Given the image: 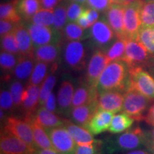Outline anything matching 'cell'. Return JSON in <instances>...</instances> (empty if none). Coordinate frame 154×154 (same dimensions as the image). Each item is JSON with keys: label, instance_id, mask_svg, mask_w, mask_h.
<instances>
[{"label": "cell", "instance_id": "cell-56", "mask_svg": "<svg viewBox=\"0 0 154 154\" xmlns=\"http://www.w3.org/2000/svg\"><path fill=\"white\" fill-rule=\"evenodd\" d=\"M111 1L112 4H121V5H124V0H111Z\"/></svg>", "mask_w": 154, "mask_h": 154}, {"label": "cell", "instance_id": "cell-49", "mask_svg": "<svg viewBox=\"0 0 154 154\" xmlns=\"http://www.w3.org/2000/svg\"><path fill=\"white\" fill-rule=\"evenodd\" d=\"M62 0H40L42 9H54Z\"/></svg>", "mask_w": 154, "mask_h": 154}, {"label": "cell", "instance_id": "cell-21", "mask_svg": "<svg viewBox=\"0 0 154 154\" xmlns=\"http://www.w3.org/2000/svg\"><path fill=\"white\" fill-rule=\"evenodd\" d=\"M14 33L16 36L20 54L26 57H34L35 48L32 43V38L27 27H26L24 25L19 24L15 28Z\"/></svg>", "mask_w": 154, "mask_h": 154}, {"label": "cell", "instance_id": "cell-54", "mask_svg": "<svg viewBox=\"0 0 154 154\" xmlns=\"http://www.w3.org/2000/svg\"><path fill=\"white\" fill-rule=\"evenodd\" d=\"M149 68H150V72H151L154 76V60L151 61V62H149Z\"/></svg>", "mask_w": 154, "mask_h": 154}, {"label": "cell", "instance_id": "cell-53", "mask_svg": "<svg viewBox=\"0 0 154 154\" xmlns=\"http://www.w3.org/2000/svg\"><path fill=\"white\" fill-rule=\"evenodd\" d=\"M124 154H153V153L148 151H146V150L136 149V150H134V151L126 152V153Z\"/></svg>", "mask_w": 154, "mask_h": 154}, {"label": "cell", "instance_id": "cell-30", "mask_svg": "<svg viewBox=\"0 0 154 154\" xmlns=\"http://www.w3.org/2000/svg\"><path fill=\"white\" fill-rule=\"evenodd\" d=\"M140 19L142 27L154 26V1H141L140 5Z\"/></svg>", "mask_w": 154, "mask_h": 154}, {"label": "cell", "instance_id": "cell-55", "mask_svg": "<svg viewBox=\"0 0 154 154\" xmlns=\"http://www.w3.org/2000/svg\"><path fill=\"white\" fill-rule=\"evenodd\" d=\"M138 1V0H124V5L125 6L130 5V4H132L134 2H136Z\"/></svg>", "mask_w": 154, "mask_h": 154}, {"label": "cell", "instance_id": "cell-10", "mask_svg": "<svg viewBox=\"0 0 154 154\" xmlns=\"http://www.w3.org/2000/svg\"><path fill=\"white\" fill-rule=\"evenodd\" d=\"M27 29L35 49L47 44H57L59 40L60 33L53 27L31 23Z\"/></svg>", "mask_w": 154, "mask_h": 154}, {"label": "cell", "instance_id": "cell-4", "mask_svg": "<svg viewBox=\"0 0 154 154\" xmlns=\"http://www.w3.org/2000/svg\"><path fill=\"white\" fill-rule=\"evenodd\" d=\"M128 86L137 90L150 99H154V78L143 66L128 68Z\"/></svg>", "mask_w": 154, "mask_h": 154}, {"label": "cell", "instance_id": "cell-24", "mask_svg": "<svg viewBox=\"0 0 154 154\" xmlns=\"http://www.w3.org/2000/svg\"><path fill=\"white\" fill-rule=\"evenodd\" d=\"M63 127L68 131L77 145H86L95 142L96 140L87 129L74 124L72 121L65 119Z\"/></svg>", "mask_w": 154, "mask_h": 154}, {"label": "cell", "instance_id": "cell-50", "mask_svg": "<svg viewBox=\"0 0 154 154\" xmlns=\"http://www.w3.org/2000/svg\"><path fill=\"white\" fill-rule=\"evenodd\" d=\"M144 121L150 126L154 127V103L149 109Z\"/></svg>", "mask_w": 154, "mask_h": 154}, {"label": "cell", "instance_id": "cell-7", "mask_svg": "<svg viewBox=\"0 0 154 154\" xmlns=\"http://www.w3.org/2000/svg\"><path fill=\"white\" fill-rule=\"evenodd\" d=\"M142 0L125 6L124 34L126 38L137 39L142 27L140 19V5Z\"/></svg>", "mask_w": 154, "mask_h": 154}, {"label": "cell", "instance_id": "cell-38", "mask_svg": "<svg viewBox=\"0 0 154 154\" xmlns=\"http://www.w3.org/2000/svg\"><path fill=\"white\" fill-rule=\"evenodd\" d=\"M56 82H57V78H56L55 75L50 74L48 75L45 80L42 84L41 86H40L39 94L40 106H43L48 96L52 92V89L54 87Z\"/></svg>", "mask_w": 154, "mask_h": 154}, {"label": "cell", "instance_id": "cell-52", "mask_svg": "<svg viewBox=\"0 0 154 154\" xmlns=\"http://www.w3.org/2000/svg\"><path fill=\"white\" fill-rule=\"evenodd\" d=\"M146 138H147V143H146V146H147L148 148H149L152 144L154 143V129L146 134Z\"/></svg>", "mask_w": 154, "mask_h": 154}, {"label": "cell", "instance_id": "cell-6", "mask_svg": "<svg viewBox=\"0 0 154 154\" xmlns=\"http://www.w3.org/2000/svg\"><path fill=\"white\" fill-rule=\"evenodd\" d=\"M151 54L137 39L126 38V49L121 61L126 63L128 68L149 64Z\"/></svg>", "mask_w": 154, "mask_h": 154}, {"label": "cell", "instance_id": "cell-44", "mask_svg": "<svg viewBox=\"0 0 154 154\" xmlns=\"http://www.w3.org/2000/svg\"><path fill=\"white\" fill-rule=\"evenodd\" d=\"M86 3L90 8L94 9L99 11L108 10L112 4L111 0H87Z\"/></svg>", "mask_w": 154, "mask_h": 154}, {"label": "cell", "instance_id": "cell-32", "mask_svg": "<svg viewBox=\"0 0 154 154\" xmlns=\"http://www.w3.org/2000/svg\"><path fill=\"white\" fill-rule=\"evenodd\" d=\"M137 40L139 41L152 55H154V26L141 27Z\"/></svg>", "mask_w": 154, "mask_h": 154}, {"label": "cell", "instance_id": "cell-19", "mask_svg": "<svg viewBox=\"0 0 154 154\" xmlns=\"http://www.w3.org/2000/svg\"><path fill=\"white\" fill-rule=\"evenodd\" d=\"M74 94L73 84L68 80L61 83L57 94V105L61 113L69 116L72 109V100Z\"/></svg>", "mask_w": 154, "mask_h": 154}, {"label": "cell", "instance_id": "cell-26", "mask_svg": "<svg viewBox=\"0 0 154 154\" xmlns=\"http://www.w3.org/2000/svg\"><path fill=\"white\" fill-rule=\"evenodd\" d=\"M59 54V45L50 44L41 46L34 50V57L36 61H42L48 63H54Z\"/></svg>", "mask_w": 154, "mask_h": 154}, {"label": "cell", "instance_id": "cell-29", "mask_svg": "<svg viewBox=\"0 0 154 154\" xmlns=\"http://www.w3.org/2000/svg\"><path fill=\"white\" fill-rule=\"evenodd\" d=\"M17 9L21 17L30 20L42 9V6L40 0H19Z\"/></svg>", "mask_w": 154, "mask_h": 154}, {"label": "cell", "instance_id": "cell-1", "mask_svg": "<svg viewBox=\"0 0 154 154\" xmlns=\"http://www.w3.org/2000/svg\"><path fill=\"white\" fill-rule=\"evenodd\" d=\"M146 134L140 127L136 126L124 134L109 136L102 140V154H116L140 149L146 146Z\"/></svg>", "mask_w": 154, "mask_h": 154}, {"label": "cell", "instance_id": "cell-46", "mask_svg": "<svg viewBox=\"0 0 154 154\" xmlns=\"http://www.w3.org/2000/svg\"><path fill=\"white\" fill-rule=\"evenodd\" d=\"M57 99L56 98L55 94L51 92L50 95L46 100L45 103L43 105V107L47 109L48 111H51V112H55L57 111Z\"/></svg>", "mask_w": 154, "mask_h": 154}, {"label": "cell", "instance_id": "cell-37", "mask_svg": "<svg viewBox=\"0 0 154 154\" xmlns=\"http://www.w3.org/2000/svg\"><path fill=\"white\" fill-rule=\"evenodd\" d=\"M1 49L6 52L20 56L18 44L14 32L1 37Z\"/></svg>", "mask_w": 154, "mask_h": 154}, {"label": "cell", "instance_id": "cell-28", "mask_svg": "<svg viewBox=\"0 0 154 154\" xmlns=\"http://www.w3.org/2000/svg\"><path fill=\"white\" fill-rule=\"evenodd\" d=\"M134 121V119L124 112L114 115L108 131L111 134H119L129 128Z\"/></svg>", "mask_w": 154, "mask_h": 154}, {"label": "cell", "instance_id": "cell-39", "mask_svg": "<svg viewBox=\"0 0 154 154\" xmlns=\"http://www.w3.org/2000/svg\"><path fill=\"white\" fill-rule=\"evenodd\" d=\"M19 56L13 54L1 51L0 54V64L1 69L3 72L7 73L9 76V73L13 72L18 61Z\"/></svg>", "mask_w": 154, "mask_h": 154}, {"label": "cell", "instance_id": "cell-59", "mask_svg": "<svg viewBox=\"0 0 154 154\" xmlns=\"http://www.w3.org/2000/svg\"><path fill=\"white\" fill-rule=\"evenodd\" d=\"M0 154H5V153H2V152H1V153H0Z\"/></svg>", "mask_w": 154, "mask_h": 154}, {"label": "cell", "instance_id": "cell-11", "mask_svg": "<svg viewBox=\"0 0 154 154\" xmlns=\"http://www.w3.org/2000/svg\"><path fill=\"white\" fill-rule=\"evenodd\" d=\"M109 62L106 54L98 50L91 56L87 67L86 75V82L92 87L97 88V84L102 72Z\"/></svg>", "mask_w": 154, "mask_h": 154}, {"label": "cell", "instance_id": "cell-61", "mask_svg": "<svg viewBox=\"0 0 154 154\" xmlns=\"http://www.w3.org/2000/svg\"><path fill=\"white\" fill-rule=\"evenodd\" d=\"M153 1H154V0H153Z\"/></svg>", "mask_w": 154, "mask_h": 154}, {"label": "cell", "instance_id": "cell-36", "mask_svg": "<svg viewBox=\"0 0 154 154\" xmlns=\"http://www.w3.org/2000/svg\"><path fill=\"white\" fill-rule=\"evenodd\" d=\"M67 20V7L64 5H59L54 9L53 28L60 33L66 26Z\"/></svg>", "mask_w": 154, "mask_h": 154}, {"label": "cell", "instance_id": "cell-18", "mask_svg": "<svg viewBox=\"0 0 154 154\" xmlns=\"http://www.w3.org/2000/svg\"><path fill=\"white\" fill-rule=\"evenodd\" d=\"M113 116L114 113L111 111L98 110L88 122L86 129L94 136L101 134L109 130Z\"/></svg>", "mask_w": 154, "mask_h": 154}, {"label": "cell", "instance_id": "cell-14", "mask_svg": "<svg viewBox=\"0 0 154 154\" xmlns=\"http://www.w3.org/2000/svg\"><path fill=\"white\" fill-rule=\"evenodd\" d=\"M98 110V99H96L84 105L72 108L69 116H70L72 122L86 128L88 122Z\"/></svg>", "mask_w": 154, "mask_h": 154}, {"label": "cell", "instance_id": "cell-35", "mask_svg": "<svg viewBox=\"0 0 154 154\" xmlns=\"http://www.w3.org/2000/svg\"><path fill=\"white\" fill-rule=\"evenodd\" d=\"M62 32L69 41H80L84 36V29L76 22H68Z\"/></svg>", "mask_w": 154, "mask_h": 154}, {"label": "cell", "instance_id": "cell-40", "mask_svg": "<svg viewBox=\"0 0 154 154\" xmlns=\"http://www.w3.org/2000/svg\"><path fill=\"white\" fill-rule=\"evenodd\" d=\"M25 88L23 86V84L20 82V81L16 80L13 82L10 85L11 95L12 96L13 101H14V107H21L22 103V96L24 94Z\"/></svg>", "mask_w": 154, "mask_h": 154}, {"label": "cell", "instance_id": "cell-16", "mask_svg": "<svg viewBox=\"0 0 154 154\" xmlns=\"http://www.w3.org/2000/svg\"><path fill=\"white\" fill-rule=\"evenodd\" d=\"M124 96L120 91H109L99 94L98 107L99 110L119 112L123 108Z\"/></svg>", "mask_w": 154, "mask_h": 154}, {"label": "cell", "instance_id": "cell-34", "mask_svg": "<svg viewBox=\"0 0 154 154\" xmlns=\"http://www.w3.org/2000/svg\"><path fill=\"white\" fill-rule=\"evenodd\" d=\"M125 49H126V38H118L106 52V56L109 62L121 60L124 56Z\"/></svg>", "mask_w": 154, "mask_h": 154}, {"label": "cell", "instance_id": "cell-20", "mask_svg": "<svg viewBox=\"0 0 154 154\" xmlns=\"http://www.w3.org/2000/svg\"><path fill=\"white\" fill-rule=\"evenodd\" d=\"M97 88L92 87L86 82H81L74 92L72 100V108L79 106L98 99Z\"/></svg>", "mask_w": 154, "mask_h": 154}, {"label": "cell", "instance_id": "cell-22", "mask_svg": "<svg viewBox=\"0 0 154 154\" xmlns=\"http://www.w3.org/2000/svg\"><path fill=\"white\" fill-rule=\"evenodd\" d=\"M34 119L44 128L61 127L64 125L65 119L61 118L54 112L48 111L43 106H40L34 114Z\"/></svg>", "mask_w": 154, "mask_h": 154}, {"label": "cell", "instance_id": "cell-15", "mask_svg": "<svg viewBox=\"0 0 154 154\" xmlns=\"http://www.w3.org/2000/svg\"><path fill=\"white\" fill-rule=\"evenodd\" d=\"M40 86L28 84L24 89L22 96L21 109L24 113V119L32 116L35 114L39 105Z\"/></svg>", "mask_w": 154, "mask_h": 154}, {"label": "cell", "instance_id": "cell-60", "mask_svg": "<svg viewBox=\"0 0 154 154\" xmlns=\"http://www.w3.org/2000/svg\"><path fill=\"white\" fill-rule=\"evenodd\" d=\"M31 154H35V153H31Z\"/></svg>", "mask_w": 154, "mask_h": 154}, {"label": "cell", "instance_id": "cell-5", "mask_svg": "<svg viewBox=\"0 0 154 154\" xmlns=\"http://www.w3.org/2000/svg\"><path fill=\"white\" fill-rule=\"evenodd\" d=\"M54 149L59 154H75L77 144L64 127L44 128Z\"/></svg>", "mask_w": 154, "mask_h": 154}, {"label": "cell", "instance_id": "cell-48", "mask_svg": "<svg viewBox=\"0 0 154 154\" xmlns=\"http://www.w3.org/2000/svg\"><path fill=\"white\" fill-rule=\"evenodd\" d=\"M76 22L81 27L84 29H86L91 27V24H90L89 21H88L87 16H86V12L84 10L82 14H81V15L78 18V19H77Z\"/></svg>", "mask_w": 154, "mask_h": 154}, {"label": "cell", "instance_id": "cell-43", "mask_svg": "<svg viewBox=\"0 0 154 154\" xmlns=\"http://www.w3.org/2000/svg\"><path fill=\"white\" fill-rule=\"evenodd\" d=\"M0 106H1V110L5 112H9L12 111L14 105L10 91L7 90H2L0 94Z\"/></svg>", "mask_w": 154, "mask_h": 154}, {"label": "cell", "instance_id": "cell-8", "mask_svg": "<svg viewBox=\"0 0 154 154\" xmlns=\"http://www.w3.org/2000/svg\"><path fill=\"white\" fill-rule=\"evenodd\" d=\"M3 129L15 135L32 149L35 150L37 148L34 142L31 125L24 119L12 116L8 117L5 121V126Z\"/></svg>", "mask_w": 154, "mask_h": 154}, {"label": "cell", "instance_id": "cell-9", "mask_svg": "<svg viewBox=\"0 0 154 154\" xmlns=\"http://www.w3.org/2000/svg\"><path fill=\"white\" fill-rule=\"evenodd\" d=\"M64 61L71 69L80 71L86 66V49L80 41H69L63 53Z\"/></svg>", "mask_w": 154, "mask_h": 154}, {"label": "cell", "instance_id": "cell-27", "mask_svg": "<svg viewBox=\"0 0 154 154\" xmlns=\"http://www.w3.org/2000/svg\"><path fill=\"white\" fill-rule=\"evenodd\" d=\"M19 0H11L7 2H3L0 5V18L5 20H9L15 23H19L21 15L19 14L17 5Z\"/></svg>", "mask_w": 154, "mask_h": 154}, {"label": "cell", "instance_id": "cell-42", "mask_svg": "<svg viewBox=\"0 0 154 154\" xmlns=\"http://www.w3.org/2000/svg\"><path fill=\"white\" fill-rule=\"evenodd\" d=\"M84 10V9L81 4L72 2L67 7L68 22H76Z\"/></svg>", "mask_w": 154, "mask_h": 154}, {"label": "cell", "instance_id": "cell-23", "mask_svg": "<svg viewBox=\"0 0 154 154\" xmlns=\"http://www.w3.org/2000/svg\"><path fill=\"white\" fill-rule=\"evenodd\" d=\"M25 121L29 123L33 132L34 140L36 147L43 149H54V146L51 140L46 132V131L34 119V115L32 116L24 118Z\"/></svg>", "mask_w": 154, "mask_h": 154}, {"label": "cell", "instance_id": "cell-51", "mask_svg": "<svg viewBox=\"0 0 154 154\" xmlns=\"http://www.w3.org/2000/svg\"><path fill=\"white\" fill-rule=\"evenodd\" d=\"M34 153L35 154H59L57 151L54 149H43L36 148L34 150Z\"/></svg>", "mask_w": 154, "mask_h": 154}, {"label": "cell", "instance_id": "cell-17", "mask_svg": "<svg viewBox=\"0 0 154 154\" xmlns=\"http://www.w3.org/2000/svg\"><path fill=\"white\" fill-rule=\"evenodd\" d=\"M116 34L109 23L104 20H98L91 27V36L99 47H106L111 43Z\"/></svg>", "mask_w": 154, "mask_h": 154}, {"label": "cell", "instance_id": "cell-25", "mask_svg": "<svg viewBox=\"0 0 154 154\" xmlns=\"http://www.w3.org/2000/svg\"><path fill=\"white\" fill-rule=\"evenodd\" d=\"M36 61L34 57L20 55L12 74L17 80L24 81L29 79L33 72Z\"/></svg>", "mask_w": 154, "mask_h": 154}, {"label": "cell", "instance_id": "cell-57", "mask_svg": "<svg viewBox=\"0 0 154 154\" xmlns=\"http://www.w3.org/2000/svg\"><path fill=\"white\" fill-rule=\"evenodd\" d=\"M71 1L79 3V4H81V5H82V4L86 3V2H87V0H71Z\"/></svg>", "mask_w": 154, "mask_h": 154}, {"label": "cell", "instance_id": "cell-33", "mask_svg": "<svg viewBox=\"0 0 154 154\" xmlns=\"http://www.w3.org/2000/svg\"><path fill=\"white\" fill-rule=\"evenodd\" d=\"M31 23L41 26L53 27L54 9H39L30 19Z\"/></svg>", "mask_w": 154, "mask_h": 154}, {"label": "cell", "instance_id": "cell-47", "mask_svg": "<svg viewBox=\"0 0 154 154\" xmlns=\"http://www.w3.org/2000/svg\"><path fill=\"white\" fill-rule=\"evenodd\" d=\"M84 11H85L86 16H87V18L92 26V25H93L94 23L97 22L98 19H99V11L96 10V9H92V8L84 9Z\"/></svg>", "mask_w": 154, "mask_h": 154}, {"label": "cell", "instance_id": "cell-12", "mask_svg": "<svg viewBox=\"0 0 154 154\" xmlns=\"http://www.w3.org/2000/svg\"><path fill=\"white\" fill-rule=\"evenodd\" d=\"M0 149L5 154H31L34 151L22 140L5 129L1 131Z\"/></svg>", "mask_w": 154, "mask_h": 154}, {"label": "cell", "instance_id": "cell-41", "mask_svg": "<svg viewBox=\"0 0 154 154\" xmlns=\"http://www.w3.org/2000/svg\"><path fill=\"white\" fill-rule=\"evenodd\" d=\"M102 140H96L91 144L77 145L75 154H102Z\"/></svg>", "mask_w": 154, "mask_h": 154}, {"label": "cell", "instance_id": "cell-3", "mask_svg": "<svg viewBox=\"0 0 154 154\" xmlns=\"http://www.w3.org/2000/svg\"><path fill=\"white\" fill-rule=\"evenodd\" d=\"M124 96L123 111L135 121L145 120V113L149 106L151 99L129 86L124 92Z\"/></svg>", "mask_w": 154, "mask_h": 154}, {"label": "cell", "instance_id": "cell-58", "mask_svg": "<svg viewBox=\"0 0 154 154\" xmlns=\"http://www.w3.org/2000/svg\"><path fill=\"white\" fill-rule=\"evenodd\" d=\"M149 149H150V151H151L153 154H154V143L152 144V145L150 146Z\"/></svg>", "mask_w": 154, "mask_h": 154}, {"label": "cell", "instance_id": "cell-13", "mask_svg": "<svg viewBox=\"0 0 154 154\" xmlns=\"http://www.w3.org/2000/svg\"><path fill=\"white\" fill-rule=\"evenodd\" d=\"M125 5L111 4L107 10V22L110 25L117 38H126L124 34Z\"/></svg>", "mask_w": 154, "mask_h": 154}, {"label": "cell", "instance_id": "cell-45", "mask_svg": "<svg viewBox=\"0 0 154 154\" xmlns=\"http://www.w3.org/2000/svg\"><path fill=\"white\" fill-rule=\"evenodd\" d=\"M19 23H15L9 20L1 19L0 21V34L1 37L6 34L13 32Z\"/></svg>", "mask_w": 154, "mask_h": 154}, {"label": "cell", "instance_id": "cell-2", "mask_svg": "<svg viewBox=\"0 0 154 154\" xmlns=\"http://www.w3.org/2000/svg\"><path fill=\"white\" fill-rule=\"evenodd\" d=\"M128 87V67L124 61L110 62L100 76L97 84L98 93L109 91H126Z\"/></svg>", "mask_w": 154, "mask_h": 154}, {"label": "cell", "instance_id": "cell-31", "mask_svg": "<svg viewBox=\"0 0 154 154\" xmlns=\"http://www.w3.org/2000/svg\"><path fill=\"white\" fill-rule=\"evenodd\" d=\"M49 63L36 61L35 66L29 79V84L40 86L48 76V66Z\"/></svg>", "mask_w": 154, "mask_h": 154}]
</instances>
